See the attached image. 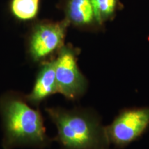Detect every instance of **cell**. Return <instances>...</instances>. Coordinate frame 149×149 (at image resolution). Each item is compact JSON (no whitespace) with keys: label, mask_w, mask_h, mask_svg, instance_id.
Masks as SVG:
<instances>
[{"label":"cell","mask_w":149,"mask_h":149,"mask_svg":"<svg viewBox=\"0 0 149 149\" xmlns=\"http://www.w3.org/2000/svg\"><path fill=\"white\" fill-rule=\"evenodd\" d=\"M149 124V109L125 111L107 129V134L118 145L128 144L139 137Z\"/></svg>","instance_id":"277c9868"},{"label":"cell","mask_w":149,"mask_h":149,"mask_svg":"<svg viewBox=\"0 0 149 149\" xmlns=\"http://www.w3.org/2000/svg\"><path fill=\"white\" fill-rule=\"evenodd\" d=\"M66 15L68 21L79 26L98 24L92 0H68Z\"/></svg>","instance_id":"52a82bcc"},{"label":"cell","mask_w":149,"mask_h":149,"mask_svg":"<svg viewBox=\"0 0 149 149\" xmlns=\"http://www.w3.org/2000/svg\"><path fill=\"white\" fill-rule=\"evenodd\" d=\"M6 131V144H43L45 128L40 112L17 99H10L2 106Z\"/></svg>","instance_id":"6da1fadb"},{"label":"cell","mask_w":149,"mask_h":149,"mask_svg":"<svg viewBox=\"0 0 149 149\" xmlns=\"http://www.w3.org/2000/svg\"><path fill=\"white\" fill-rule=\"evenodd\" d=\"M55 60L43 64L37 75L32 92L27 99L33 104H38L43 100L57 93Z\"/></svg>","instance_id":"8992f818"},{"label":"cell","mask_w":149,"mask_h":149,"mask_svg":"<svg viewBox=\"0 0 149 149\" xmlns=\"http://www.w3.org/2000/svg\"><path fill=\"white\" fill-rule=\"evenodd\" d=\"M40 0H12L11 10L17 18L29 20L37 15Z\"/></svg>","instance_id":"ba28073f"},{"label":"cell","mask_w":149,"mask_h":149,"mask_svg":"<svg viewBox=\"0 0 149 149\" xmlns=\"http://www.w3.org/2000/svg\"><path fill=\"white\" fill-rule=\"evenodd\" d=\"M98 24L114 15L118 5V0H92Z\"/></svg>","instance_id":"9c48e42d"},{"label":"cell","mask_w":149,"mask_h":149,"mask_svg":"<svg viewBox=\"0 0 149 149\" xmlns=\"http://www.w3.org/2000/svg\"><path fill=\"white\" fill-rule=\"evenodd\" d=\"M57 92L67 98L77 97L85 90L86 83L80 72L74 52L67 47L61 48L55 60Z\"/></svg>","instance_id":"3957f363"},{"label":"cell","mask_w":149,"mask_h":149,"mask_svg":"<svg viewBox=\"0 0 149 149\" xmlns=\"http://www.w3.org/2000/svg\"><path fill=\"white\" fill-rule=\"evenodd\" d=\"M58 130L59 141L67 149H93L101 141L102 129L82 113L47 109Z\"/></svg>","instance_id":"7a4b0ae2"},{"label":"cell","mask_w":149,"mask_h":149,"mask_svg":"<svg viewBox=\"0 0 149 149\" xmlns=\"http://www.w3.org/2000/svg\"><path fill=\"white\" fill-rule=\"evenodd\" d=\"M68 21L44 23L33 30L30 40V53L35 60H40L62 47Z\"/></svg>","instance_id":"5b68a950"}]
</instances>
